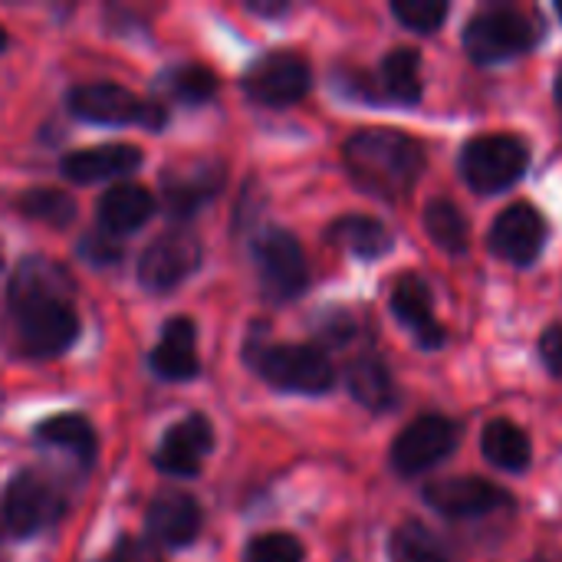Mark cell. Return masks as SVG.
I'll return each mask as SVG.
<instances>
[{
  "mask_svg": "<svg viewBox=\"0 0 562 562\" xmlns=\"http://www.w3.org/2000/svg\"><path fill=\"white\" fill-rule=\"evenodd\" d=\"M392 310H395L398 323L418 339V346H425V349L445 346V329L435 319L431 293H428V283L422 277H415V273L398 277V283L392 290Z\"/></svg>",
  "mask_w": 562,
  "mask_h": 562,
  "instance_id": "9a60e30c",
  "label": "cell"
},
{
  "mask_svg": "<svg viewBox=\"0 0 562 562\" xmlns=\"http://www.w3.org/2000/svg\"><path fill=\"white\" fill-rule=\"evenodd\" d=\"M82 254L89 257V263H95V267H112L115 260H119V244H115V237L109 234V237H102V234H92L86 244H82Z\"/></svg>",
  "mask_w": 562,
  "mask_h": 562,
  "instance_id": "1f68e13d",
  "label": "cell"
},
{
  "mask_svg": "<svg viewBox=\"0 0 562 562\" xmlns=\"http://www.w3.org/2000/svg\"><path fill=\"white\" fill-rule=\"evenodd\" d=\"M349 175L372 194H405L425 171V148L398 128H362L342 148Z\"/></svg>",
  "mask_w": 562,
  "mask_h": 562,
  "instance_id": "7a4b0ae2",
  "label": "cell"
},
{
  "mask_svg": "<svg viewBox=\"0 0 562 562\" xmlns=\"http://www.w3.org/2000/svg\"><path fill=\"white\" fill-rule=\"evenodd\" d=\"M254 366L273 389L283 392L323 395L336 385V369L316 346H267Z\"/></svg>",
  "mask_w": 562,
  "mask_h": 562,
  "instance_id": "5b68a950",
  "label": "cell"
},
{
  "mask_svg": "<svg viewBox=\"0 0 562 562\" xmlns=\"http://www.w3.org/2000/svg\"><path fill=\"white\" fill-rule=\"evenodd\" d=\"M392 562H458L454 553L422 524H402L392 533Z\"/></svg>",
  "mask_w": 562,
  "mask_h": 562,
  "instance_id": "d4e9b609",
  "label": "cell"
},
{
  "mask_svg": "<svg viewBox=\"0 0 562 562\" xmlns=\"http://www.w3.org/2000/svg\"><path fill=\"white\" fill-rule=\"evenodd\" d=\"M109 562H165V560H161L158 547H155V543H148V540H122V543L112 550Z\"/></svg>",
  "mask_w": 562,
  "mask_h": 562,
  "instance_id": "4dcf8cb0",
  "label": "cell"
},
{
  "mask_svg": "<svg viewBox=\"0 0 562 562\" xmlns=\"http://www.w3.org/2000/svg\"><path fill=\"white\" fill-rule=\"evenodd\" d=\"M310 86H313V69H310L306 56H300L293 49L267 53L244 79L247 95L270 109L300 102L310 92Z\"/></svg>",
  "mask_w": 562,
  "mask_h": 562,
  "instance_id": "52a82bcc",
  "label": "cell"
},
{
  "mask_svg": "<svg viewBox=\"0 0 562 562\" xmlns=\"http://www.w3.org/2000/svg\"><path fill=\"white\" fill-rule=\"evenodd\" d=\"M458 448V425L445 415L415 418L392 445V464L398 474L415 477L441 464Z\"/></svg>",
  "mask_w": 562,
  "mask_h": 562,
  "instance_id": "ba28073f",
  "label": "cell"
},
{
  "mask_svg": "<svg viewBox=\"0 0 562 562\" xmlns=\"http://www.w3.org/2000/svg\"><path fill=\"white\" fill-rule=\"evenodd\" d=\"M349 392L359 405H366L369 412H385L395 405V382L392 372L385 369V362L366 356L356 359L349 366Z\"/></svg>",
  "mask_w": 562,
  "mask_h": 562,
  "instance_id": "603a6c76",
  "label": "cell"
},
{
  "mask_svg": "<svg viewBox=\"0 0 562 562\" xmlns=\"http://www.w3.org/2000/svg\"><path fill=\"white\" fill-rule=\"evenodd\" d=\"M487 244L501 260H507L514 267H527L540 257V250L547 244V224L533 204L517 201L497 214Z\"/></svg>",
  "mask_w": 562,
  "mask_h": 562,
  "instance_id": "8fae6325",
  "label": "cell"
},
{
  "mask_svg": "<svg viewBox=\"0 0 562 562\" xmlns=\"http://www.w3.org/2000/svg\"><path fill=\"white\" fill-rule=\"evenodd\" d=\"M557 102H560V105H562V72H560V76H557Z\"/></svg>",
  "mask_w": 562,
  "mask_h": 562,
  "instance_id": "e575fe53",
  "label": "cell"
},
{
  "mask_svg": "<svg viewBox=\"0 0 562 562\" xmlns=\"http://www.w3.org/2000/svg\"><path fill=\"white\" fill-rule=\"evenodd\" d=\"M36 438L53 448L82 454V458H92V451H95V431L82 415H56L36 428Z\"/></svg>",
  "mask_w": 562,
  "mask_h": 562,
  "instance_id": "484cf974",
  "label": "cell"
},
{
  "mask_svg": "<svg viewBox=\"0 0 562 562\" xmlns=\"http://www.w3.org/2000/svg\"><path fill=\"white\" fill-rule=\"evenodd\" d=\"M10 313L20 346L33 359L59 356L79 336L72 280L59 263L46 257H30L16 267L10 280Z\"/></svg>",
  "mask_w": 562,
  "mask_h": 562,
  "instance_id": "6da1fadb",
  "label": "cell"
},
{
  "mask_svg": "<svg viewBox=\"0 0 562 562\" xmlns=\"http://www.w3.org/2000/svg\"><path fill=\"white\" fill-rule=\"evenodd\" d=\"M527 145L517 135H477L461 151V175L477 194H497L527 171Z\"/></svg>",
  "mask_w": 562,
  "mask_h": 562,
  "instance_id": "3957f363",
  "label": "cell"
},
{
  "mask_svg": "<svg viewBox=\"0 0 562 562\" xmlns=\"http://www.w3.org/2000/svg\"><path fill=\"white\" fill-rule=\"evenodd\" d=\"M540 356L553 375H562V326H550L540 336Z\"/></svg>",
  "mask_w": 562,
  "mask_h": 562,
  "instance_id": "d6a6232c",
  "label": "cell"
},
{
  "mask_svg": "<svg viewBox=\"0 0 562 562\" xmlns=\"http://www.w3.org/2000/svg\"><path fill=\"white\" fill-rule=\"evenodd\" d=\"M533 562H550V560H533Z\"/></svg>",
  "mask_w": 562,
  "mask_h": 562,
  "instance_id": "8d00e7d4",
  "label": "cell"
},
{
  "mask_svg": "<svg viewBox=\"0 0 562 562\" xmlns=\"http://www.w3.org/2000/svg\"><path fill=\"white\" fill-rule=\"evenodd\" d=\"M201 263V244L198 237L184 231L161 234L145 247L138 257V283L151 293H168L178 283H184Z\"/></svg>",
  "mask_w": 562,
  "mask_h": 562,
  "instance_id": "30bf717a",
  "label": "cell"
},
{
  "mask_svg": "<svg viewBox=\"0 0 562 562\" xmlns=\"http://www.w3.org/2000/svg\"><path fill=\"white\" fill-rule=\"evenodd\" d=\"M59 517V497L36 474H20L3 494V527L13 537H33Z\"/></svg>",
  "mask_w": 562,
  "mask_h": 562,
  "instance_id": "4fadbf2b",
  "label": "cell"
},
{
  "mask_svg": "<svg viewBox=\"0 0 562 562\" xmlns=\"http://www.w3.org/2000/svg\"><path fill=\"white\" fill-rule=\"evenodd\" d=\"M392 13L418 33H435L448 16V3H441V0H395Z\"/></svg>",
  "mask_w": 562,
  "mask_h": 562,
  "instance_id": "83f0119b",
  "label": "cell"
},
{
  "mask_svg": "<svg viewBox=\"0 0 562 562\" xmlns=\"http://www.w3.org/2000/svg\"><path fill=\"white\" fill-rule=\"evenodd\" d=\"M201 530V507L188 494H158L148 507V533L165 547H188Z\"/></svg>",
  "mask_w": 562,
  "mask_h": 562,
  "instance_id": "e0dca14e",
  "label": "cell"
},
{
  "mask_svg": "<svg viewBox=\"0 0 562 562\" xmlns=\"http://www.w3.org/2000/svg\"><path fill=\"white\" fill-rule=\"evenodd\" d=\"M244 562H303V543L290 533H263L247 547Z\"/></svg>",
  "mask_w": 562,
  "mask_h": 562,
  "instance_id": "f1b7e54d",
  "label": "cell"
},
{
  "mask_svg": "<svg viewBox=\"0 0 562 562\" xmlns=\"http://www.w3.org/2000/svg\"><path fill=\"white\" fill-rule=\"evenodd\" d=\"M69 109L72 115L99 125H128V122H145L148 128H158L165 122V112L155 105H145L135 99L128 89L115 82H86L69 92Z\"/></svg>",
  "mask_w": 562,
  "mask_h": 562,
  "instance_id": "9c48e42d",
  "label": "cell"
},
{
  "mask_svg": "<svg viewBox=\"0 0 562 562\" xmlns=\"http://www.w3.org/2000/svg\"><path fill=\"white\" fill-rule=\"evenodd\" d=\"M254 260H257V273L263 283V293L270 300H293L306 290L310 283V267H306V254L300 247V240L290 231L270 227L254 240Z\"/></svg>",
  "mask_w": 562,
  "mask_h": 562,
  "instance_id": "8992f818",
  "label": "cell"
},
{
  "mask_svg": "<svg viewBox=\"0 0 562 562\" xmlns=\"http://www.w3.org/2000/svg\"><path fill=\"white\" fill-rule=\"evenodd\" d=\"M214 448V431H211V422L204 415H191L178 425H171L158 445V454H155V464L158 471L165 474H175V477H194L204 464V458L211 454Z\"/></svg>",
  "mask_w": 562,
  "mask_h": 562,
  "instance_id": "5bb4252c",
  "label": "cell"
},
{
  "mask_svg": "<svg viewBox=\"0 0 562 562\" xmlns=\"http://www.w3.org/2000/svg\"><path fill=\"white\" fill-rule=\"evenodd\" d=\"M151 369L171 382H184L198 375V339H194V323L188 316H175L165 323L161 339L151 352Z\"/></svg>",
  "mask_w": 562,
  "mask_h": 562,
  "instance_id": "ac0fdd59",
  "label": "cell"
},
{
  "mask_svg": "<svg viewBox=\"0 0 562 562\" xmlns=\"http://www.w3.org/2000/svg\"><path fill=\"white\" fill-rule=\"evenodd\" d=\"M481 451L484 458L501 468V471H524L533 458V448H530V438L524 428H517L514 422L507 418H497L484 428L481 435Z\"/></svg>",
  "mask_w": 562,
  "mask_h": 562,
  "instance_id": "44dd1931",
  "label": "cell"
},
{
  "mask_svg": "<svg viewBox=\"0 0 562 562\" xmlns=\"http://www.w3.org/2000/svg\"><path fill=\"white\" fill-rule=\"evenodd\" d=\"M171 86L184 102H204L217 92V76L207 66H184L175 72Z\"/></svg>",
  "mask_w": 562,
  "mask_h": 562,
  "instance_id": "f546056e",
  "label": "cell"
},
{
  "mask_svg": "<svg viewBox=\"0 0 562 562\" xmlns=\"http://www.w3.org/2000/svg\"><path fill=\"white\" fill-rule=\"evenodd\" d=\"M247 10L260 13V16H280L290 10V3H247Z\"/></svg>",
  "mask_w": 562,
  "mask_h": 562,
  "instance_id": "836d02e7",
  "label": "cell"
},
{
  "mask_svg": "<svg viewBox=\"0 0 562 562\" xmlns=\"http://www.w3.org/2000/svg\"><path fill=\"white\" fill-rule=\"evenodd\" d=\"M379 86L382 95L402 102V105H415L422 99V56L412 46H398L382 59L379 69Z\"/></svg>",
  "mask_w": 562,
  "mask_h": 562,
  "instance_id": "7402d4cb",
  "label": "cell"
},
{
  "mask_svg": "<svg viewBox=\"0 0 562 562\" xmlns=\"http://www.w3.org/2000/svg\"><path fill=\"white\" fill-rule=\"evenodd\" d=\"M329 240L339 244L342 250L362 257V260H375L382 254L392 250V234L382 221L375 217H366V214H349V217H339L333 227H329Z\"/></svg>",
  "mask_w": 562,
  "mask_h": 562,
  "instance_id": "ffe728a7",
  "label": "cell"
},
{
  "mask_svg": "<svg viewBox=\"0 0 562 562\" xmlns=\"http://www.w3.org/2000/svg\"><path fill=\"white\" fill-rule=\"evenodd\" d=\"M540 36V26L510 7H494L477 13L468 30H464V46L471 53V59L477 63H504L510 56L527 53Z\"/></svg>",
  "mask_w": 562,
  "mask_h": 562,
  "instance_id": "277c9868",
  "label": "cell"
},
{
  "mask_svg": "<svg viewBox=\"0 0 562 562\" xmlns=\"http://www.w3.org/2000/svg\"><path fill=\"white\" fill-rule=\"evenodd\" d=\"M425 501L451 520L484 517L510 507V494L484 477H441L425 487Z\"/></svg>",
  "mask_w": 562,
  "mask_h": 562,
  "instance_id": "7c38bea8",
  "label": "cell"
},
{
  "mask_svg": "<svg viewBox=\"0 0 562 562\" xmlns=\"http://www.w3.org/2000/svg\"><path fill=\"white\" fill-rule=\"evenodd\" d=\"M142 165V151L135 145H95L63 158V175L76 184L112 181L132 175Z\"/></svg>",
  "mask_w": 562,
  "mask_h": 562,
  "instance_id": "2e32d148",
  "label": "cell"
},
{
  "mask_svg": "<svg viewBox=\"0 0 562 562\" xmlns=\"http://www.w3.org/2000/svg\"><path fill=\"white\" fill-rule=\"evenodd\" d=\"M155 214V198L142 184H115L99 198V224L105 234L138 231Z\"/></svg>",
  "mask_w": 562,
  "mask_h": 562,
  "instance_id": "d6986e66",
  "label": "cell"
},
{
  "mask_svg": "<svg viewBox=\"0 0 562 562\" xmlns=\"http://www.w3.org/2000/svg\"><path fill=\"white\" fill-rule=\"evenodd\" d=\"M425 231L448 254H464L471 247V224L461 214V207L454 201H448V198L428 204V211H425Z\"/></svg>",
  "mask_w": 562,
  "mask_h": 562,
  "instance_id": "cb8c5ba5",
  "label": "cell"
},
{
  "mask_svg": "<svg viewBox=\"0 0 562 562\" xmlns=\"http://www.w3.org/2000/svg\"><path fill=\"white\" fill-rule=\"evenodd\" d=\"M560 16H562V3H560Z\"/></svg>",
  "mask_w": 562,
  "mask_h": 562,
  "instance_id": "74e56055",
  "label": "cell"
},
{
  "mask_svg": "<svg viewBox=\"0 0 562 562\" xmlns=\"http://www.w3.org/2000/svg\"><path fill=\"white\" fill-rule=\"evenodd\" d=\"M3 46H7V30L0 26V49H3Z\"/></svg>",
  "mask_w": 562,
  "mask_h": 562,
  "instance_id": "d590c367",
  "label": "cell"
},
{
  "mask_svg": "<svg viewBox=\"0 0 562 562\" xmlns=\"http://www.w3.org/2000/svg\"><path fill=\"white\" fill-rule=\"evenodd\" d=\"M20 214L46 227H66L76 217V201L59 188H33L20 198Z\"/></svg>",
  "mask_w": 562,
  "mask_h": 562,
  "instance_id": "4316f807",
  "label": "cell"
}]
</instances>
